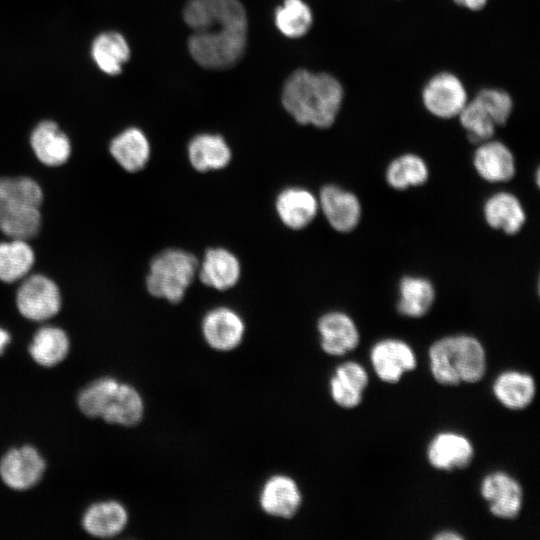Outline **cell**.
Instances as JSON below:
<instances>
[{
	"label": "cell",
	"instance_id": "1",
	"mask_svg": "<svg viewBox=\"0 0 540 540\" xmlns=\"http://www.w3.org/2000/svg\"><path fill=\"white\" fill-rule=\"evenodd\" d=\"M192 33L188 49L207 69H226L243 56L247 43V16L239 0H188L183 10Z\"/></svg>",
	"mask_w": 540,
	"mask_h": 540
},
{
	"label": "cell",
	"instance_id": "2",
	"mask_svg": "<svg viewBox=\"0 0 540 540\" xmlns=\"http://www.w3.org/2000/svg\"><path fill=\"white\" fill-rule=\"evenodd\" d=\"M343 99L344 89L336 77L298 69L286 79L281 100L299 124L326 129L336 121Z\"/></svg>",
	"mask_w": 540,
	"mask_h": 540
},
{
	"label": "cell",
	"instance_id": "3",
	"mask_svg": "<svg viewBox=\"0 0 540 540\" xmlns=\"http://www.w3.org/2000/svg\"><path fill=\"white\" fill-rule=\"evenodd\" d=\"M429 368L436 382L445 386L476 383L486 373V352L474 336L456 334L436 340L429 348Z\"/></svg>",
	"mask_w": 540,
	"mask_h": 540
},
{
	"label": "cell",
	"instance_id": "4",
	"mask_svg": "<svg viewBox=\"0 0 540 540\" xmlns=\"http://www.w3.org/2000/svg\"><path fill=\"white\" fill-rule=\"evenodd\" d=\"M43 193L28 177L0 178V230L12 239L28 240L39 232Z\"/></svg>",
	"mask_w": 540,
	"mask_h": 540
},
{
	"label": "cell",
	"instance_id": "5",
	"mask_svg": "<svg viewBox=\"0 0 540 540\" xmlns=\"http://www.w3.org/2000/svg\"><path fill=\"white\" fill-rule=\"evenodd\" d=\"M197 258L181 249H166L157 254L150 263L146 278L148 292L170 303H179L198 270Z\"/></svg>",
	"mask_w": 540,
	"mask_h": 540
},
{
	"label": "cell",
	"instance_id": "6",
	"mask_svg": "<svg viewBox=\"0 0 540 540\" xmlns=\"http://www.w3.org/2000/svg\"><path fill=\"white\" fill-rule=\"evenodd\" d=\"M421 99L424 108L440 119L458 117L469 100L461 79L447 71L433 75L425 83Z\"/></svg>",
	"mask_w": 540,
	"mask_h": 540
},
{
	"label": "cell",
	"instance_id": "7",
	"mask_svg": "<svg viewBox=\"0 0 540 540\" xmlns=\"http://www.w3.org/2000/svg\"><path fill=\"white\" fill-rule=\"evenodd\" d=\"M19 312L27 319L44 321L55 316L61 307V295L57 285L40 274L27 278L16 295Z\"/></svg>",
	"mask_w": 540,
	"mask_h": 540
},
{
	"label": "cell",
	"instance_id": "8",
	"mask_svg": "<svg viewBox=\"0 0 540 540\" xmlns=\"http://www.w3.org/2000/svg\"><path fill=\"white\" fill-rule=\"evenodd\" d=\"M480 494L488 503L490 513L500 519H515L522 510L523 488L504 471L487 474L481 481Z\"/></svg>",
	"mask_w": 540,
	"mask_h": 540
},
{
	"label": "cell",
	"instance_id": "9",
	"mask_svg": "<svg viewBox=\"0 0 540 540\" xmlns=\"http://www.w3.org/2000/svg\"><path fill=\"white\" fill-rule=\"evenodd\" d=\"M370 361L377 377L383 382L395 384L407 372L417 366V358L412 347L396 338L377 341L370 350Z\"/></svg>",
	"mask_w": 540,
	"mask_h": 540
},
{
	"label": "cell",
	"instance_id": "10",
	"mask_svg": "<svg viewBox=\"0 0 540 540\" xmlns=\"http://www.w3.org/2000/svg\"><path fill=\"white\" fill-rule=\"evenodd\" d=\"M319 210L335 231L349 233L362 219V205L358 196L335 184H327L318 196Z\"/></svg>",
	"mask_w": 540,
	"mask_h": 540
},
{
	"label": "cell",
	"instance_id": "11",
	"mask_svg": "<svg viewBox=\"0 0 540 540\" xmlns=\"http://www.w3.org/2000/svg\"><path fill=\"white\" fill-rule=\"evenodd\" d=\"M45 460L36 448L24 445L9 450L0 461V477L11 489L27 490L42 478Z\"/></svg>",
	"mask_w": 540,
	"mask_h": 540
},
{
	"label": "cell",
	"instance_id": "12",
	"mask_svg": "<svg viewBox=\"0 0 540 540\" xmlns=\"http://www.w3.org/2000/svg\"><path fill=\"white\" fill-rule=\"evenodd\" d=\"M474 447L465 435L454 431L437 433L429 442L426 456L429 464L442 471L468 467L474 458Z\"/></svg>",
	"mask_w": 540,
	"mask_h": 540
},
{
	"label": "cell",
	"instance_id": "13",
	"mask_svg": "<svg viewBox=\"0 0 540 540\" xmlns=\"http://www.w3.org/2000/svg\"><path fill=\"white\" fill-rule=\"evenodd\" d=\"M472 165L479 177L489 183L508 182L516 174L513 152L505 143L493 138L477 144Z\"/></svg>",
	"mask_w": 540,
	"mask_h": 540
},
{
	"label": "cell",
	"instance_id": "14",
	"mask_svg": "<svg viewBox=\"0 0 540 540\" xmlns=\"http://www.w3.org/2000/svg\"><path fill=\"white\" fill-rule=\"evenodd\" d=\"M201 327L206 343L223 352L238 347L245 334L243 319L229 307H217L207 312Z\"/></svg>",
	"mask_w": 540,
	"mask_h": 540
},
{
	"label": "cell",
	"instance_id": "15",
	"mask_svg": "<svg viewBox=\"0 0 540 540\" xmlns=\"http://www.w3.org/2000/svg\"><path fill=\"white\" fill-rule=\"evenodd\" d=\"M322 350L331 356H342L356 349L360 342L353 318L342 311L323 314L317 322Z\"/></svg>",
	"mask_w": 540,
	"mask_h": 540
},
{
	"label": "cell",
	"instance_id": "16",
	"mask_svg": "<svg viewBox=\"0 0 540 540\" xmlns=\"http://www.w3.org/2000/svg\"><path fill=\"white\" fill-rule=\"evenodd\" d=\"M259 502L262 510L270 516L292 518L301 507L302 494L293 478L277 474L264 483Z\"/></svg>",
	"mask_w": 540,
	"mask_h": 540
},
{
	"label": "cell",
	"instance_id": "17",
	"mask_svg": "<svg viewBox=\"0 0 540 540\" xmlns=\"http://www.w3.org/2000/svg\"><path fill=\"white\" fill-rule=\"evenodd\" d=\"M486 224L506 235H516L526 223V211L520 199L508 191L491 194L483 204Z\"/></svg>",
	"mask_w": 540,
	"mask_h": 540
},
{
	"label": "cell",
	"instance_id": "18",
	"mask_svg": "<svg viewBox=\"0 0 540 540\" xmlns=\"http://www.w3.org/2000/svg\"><path fill=\"white\" fill-rule=\"evenodd\" d=\"M368 383L365 368L358 362L347 361L334 370L329 380L330 395L338 406L352 409L362 402Z\"/></svg>",
	"mask_w": 540,
	"mask_h": 540
},
{
	"label": "cell",
	"instance_id": "19",
	"mask_svg": "<svg viewBox=\"0 0 540 540\" xmlns=\"http://www.w3.org/2000/svg\"><path fill=\"white\" fill-rule=\"evenodd\" d=\"M276 212L282 223L290 229L307 227L319 211L318 198L301 187H288L276 198Z\"/></svg>",
	"mask_w": 540,
	"mask_h": 540
},
{
	"label": "cell",
	"instance_id": "20",
	"mask_svg": "<svg viewBox=\"0 0 540 540\" xmlns=\"http://www.w3.org/2000/svg\"><path fill=\"white\" fill-rule=\"evenodd\" d=\"M197 273L204 285L224 291L237 284L241 266L237 257L227 249L210 248L198 264Z\"/></svg>",
	"mask_w": 540,
	"mask_h": 540
},
{
	"label": "cell",
	"instance_id": "21",
	"mask_svg": "<svg viewBox=\"0 0 540 540\" xmlns=\"http://www.w3.org/2000/svg\"><path fill=\"white\" fill-rule=\"evenodd\" d=\"M435 299V287L427 277L405 275L400 279L396 304L400 315L421 318L430 311Z\"/></svg>",
	"mask_w": 540,
	"mask_h": 540
},
{
	"label": "cell",
	"instance_id": "22",
	"mask_svg": "<svg viewBox=\"0 0 540 540\" xmlns=\"http://www.w3.org/2000/svg\"><path fill=\"white\" fill-rule=\"evenodd\" d=\"M30 144L36 157L48 166L64 164L71 153L68 137L50 120L42 121L34 128Z\"/></svg>",
	"mask_w": 540,
	"mask_h": 540
},
{
	"label": "cell",
	"instance_id": "23",
	"mask_svg": "<svg viewBox=\"0 0 540 540\" xmlns=\"http://www.w3.org/2000/svg\"><path fill=\"white\" fill-rule=\"evenodd\" d=\"M492 391L500 404L517 411L527 408L533 402L536 384L530 374L508 370L496 377Z\"/></svg>",
	"mask_w": 540,
	"mask_h": 540
},
{
	"label": "cell",
	"instance_id": "24",
	"mask_svg": "<svg viewBox=\"0 0 540 540\" xmlns=\"http://www.w3.org/2000/svg\"><path fill=\"white\" fill-rule=\"evenodd\" d=\"M188 157L192 167L199 172L225 168L232 157L225 139L218 134L202 133L188 144Z\"/></svg>",
	"mask_w": 540,
	"mask_h": 540
},
{
	"label": "cell",
	"instance_id": "25",
	"mask_svg": "<svg viewBox=\"0 0 540 540\" xmlns=\"http://www.w3.org/2000/svg\"><path fill=\"white\" fill-rule=\"evenodd\" d=\"M128 522L125 507L114 500L97 502L91 505L83 515L82 525L85 531L99 538H110L119 534Z\"/></svg>",
	"mask_w": 540,
	"mask_h": 540
},
{
	"label": "cell",
	"instance_id": "26",
	"mask_svg": "<svg viewBox=\"0 0 540 540\" xmlns=\"http://www.w3.org/2000/svg\"><path fill=\"white\" fill-rule=\"evenodd\" d=\"M110 153L123 169L138 172L149 160V141L140 129L130 127L112 139Z\"/></svg>",
	"mask_w": 540,
	"mask_h": 540
},
{
	"label": "cell",
	"instance_id": "27",
	"mask_svg": "<svg viewBox=\"0 0 540 540\" xmlns=\"http://www.w3.org/2000/svg\"><path fill=\"white\" fill-rule=\"evenodd\" d=\"M144 414V402L140 393L131 385L119 383L110 397L101 418L109 424L134 426Z\"/></svg>",
	"mask_w": 540,
	"mask_h": 540
},
{
	"label": "cell",
	"instance_id": "28",
	"mask_svg": "<svg viewBox=\"0 0 540 540\" xmlns=\"http://www.w3.org/2000/svg\"><path fill=\"white\" fill-rule=\"evenodd\" d=\"M429 174V166L420 155L404 153L389 162L385 170V180L392 189L404 191L424 185Z\"/></svg>",
	"mask_w": 540,
	"mask_h": 540
},
{
	"label": "cell",
	"instance_id": "29",
	"mask_svg": "<svg viewBox=\"0 0 540 540\" xmlns=\"http://www.w3.org/2000/svg\"><path fill=\"white\" fill-rule=\"evenodd\" d=\"M91 55L102 72L108 75H118L130 58V48L122 34L107 31L94 39Z\"/></svg>",
	"mask_w": 540,
	"mask_h": 540
},
{
	"label": "cell",
	"instance_id": "30",
	"mask_svg": "<svg viewBox=\"0 0 540 540\" xmlns=\"http://www.w3.org/2000/svg\"><path fill=\"white\" fill-rule=\"evenodd\" d=\"M69 347V338L64 330L55 326H44L35 333L29 353L39 365L52 367L66 358Z\"/></svg>",
	"mask_w": 540,
	"mask_h": 540
},
{
	"label": "cell",
	"instance_id": "31",
	"mask_svg": "<svg viewBox=\"0 0 540 540\" xmlns=\"http://www.w3.org/2000/svg\"><path fill=\"white\" fill-rule=\"evenodd\" d=\"M34 252L26 240L0 243V280L14 282L24 277L34 264Z\"/></svg>",
	"mask_w": 540,
	"mask_h": 540
},
{
	"label": "cell",
	"instance_id": "32",
	"mask_svg": "<svg viewBox=\"0 0 540 540\" xmlns=\"http://www.w3.org/2000/svg\"><path fill=\"white\" fill-rule=\"evenodd\" d=\"M313 15L303 0H284L275 12V24L286 37L300 38L311 28Z\"/></svg>",
	"mask_w": 540,
	"mask_h": 540
},
{
	"label": "cell",
	"instance_id": "33",
	"mask_svg": "<svg viewBox=\"0 0 540 540\" xmlns=\"http://www.w3.org/2000/svg\"><path fill=\"white\" fill-rule=\"evenodd\" d=\"M458 118L472 143L477 145L493 138L497 126L489 113L475 98L468 100Z\"/></svg>",
	"mask_w": 540,
	"mask_h": 540
},
{
	"label": "cell",
	"instance_id": "34",
	"mask_svg": "<svg viewBox=\"0 0 540 540\" xmlns=\"http://www.w3.org/2000/svg\"><path fill=\"white\" fill-rule=\"evenodd\" d=\"M119 383L112 377H102L91 382L78 395L80 411L89 418L101 417Z\"/></svg>",
	"mask_w": 540,
	"mask_h": 540
},
{
	"label": "cell",
	"instance_id": "35",
	"mask_svg": "<svg viewBox=\"0 0 540 540\" xmlns=\"http://www.w3.org/2000/svg\"><path fill=\"white\" fill-rule=\"evenodd\" d=\"M489 113L496 126H503L513 111V99L510 94L500 88H483L474 97Z\"/></svg>",
	"mask_w": 540,
	"mask_h": 540
},
{
	"label": "cell",
	"instance_id": "36",
	"mask_svg": "<svg viewBox=\"0 0 540 540\" xmlns=\"http://www.w3.org/2000/svg\"><path fill=\"white\" fill-rule=\"evenodd\" d=\"M455 4L471 11L482 10L488 0H453Z\"/></svg>",
	"mask_w": 540,
	"mask_h": 540
},
{
	"label": "cell",
	"instance_id": "37",
	"mask_svg": "<svg viewBox=\"0 0 540 540\" xmlns=\"http://www.w3.org/2000/svg\"><path fill=\"white\" fill-rule=\"evenodd\" d=\"M434 539H437V540H459L460 539L461 540L463 539V537L455 531L445 530L436 534L434 536Z\"/></svg>",
	"mask_w": 540,
	"mask_h": 540
},
{
	"label": "cell",
	"instance_id": "38",
	"mask_svg": "<svg viewBox=\"0 0 540 540\" xmlns=\"http://www.w3.org/2000/svg\"><path fill=\"white\" fill-rule=\"evenodd\" d=\"M10 339H11L10 334L3 328H0V355L3 354L6 346L10 342Z\"/></svg>",
	"mask_w": 540,
	"mask_h": 540
}]
</instances>
